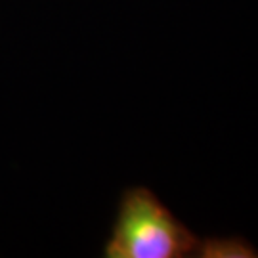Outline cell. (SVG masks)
Here are the masks:
<instances>
[{"label":"cell","mask_w":258,"mask_h":258,"mask_svg":"<svg viewBox=\"0 0 258 258\" xmlns=\"http://www.w3.org/2000/svg\"><path fill=\"white\" fill-rule=\"evenodd\" d=\"M201 241L148 187H130L120 197L117 218L105 243L107 258H184Z\"/></svg>","instance_id":"6da1fadb"}]
</instances>
